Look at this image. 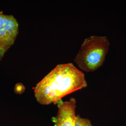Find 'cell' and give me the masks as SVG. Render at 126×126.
Wrapping results in <instances>:
<instances>
[{
	"label": "cell",
	"mask_w": 126,
	"mask_h": 126,
	"mask_svg": "<svg viewBox=\"0 0 126 126\" xmlns=\"http://www.w3.org/2000/svg\"><path fill=\"white\" fill-rule=\"evenodd\" d=\"M87 86L84 74L72 63L56 66L34 88L36 101L43 105L57 104L68 94Z\"/></svg>",
	"instance_id": "1"
},
{
	"label": "cell",
	"mask_w": 126,
	"mask_h": 126,
	"mask_svg": "<svg viewBox=\"0 0 126 126\" xmlns=\"http://www.w3.org/2000/svg\"><path fill=\"white\" fill-rule=\"evenodd\" d=\"M109 46L107 36H90L84 41L74 62L82 71L94 72L103 64Z\"/></svg>",
	"instance_id": "2"
},
{
	"label": "cell",
	"mask_w": 126,
	"mask_h": 126,
	"mask_svg": "<svg viewBox=\"0 0 126 126\" xmlns=\"http://www.w3.org/2000/svg\"><path fill=\"white\" fill-rule=\"evenodd\" d=\"M19 32V25L12 15L0 12V61L14 44Z\"/></svg>",
	"instance_id": "3"
},
{
	"label": "cell",
	"mask_w": 126,
	"mask_h": 126,
	"mask_svg": "<svg viewBox=\"0 0 126 126\" xmlns=\"http://www.w3.org/2000/svg\"><path fill=\"white\" fill-rule=\"evenodd\" d=\"M58 111L56 116L52 118L54 126H75L76 100L72 97L63 102L60 99L57 103Z\"/></svg>",
	"instance_id": "4"
},
{
	"label": "cell",
	"mask_w": 126,
	"mask_h": 126,
	"mask_svg": "<svg viewBox=\"0 0 126 126\" xmlns=\"http://www.w3.org/2000/svg\"><path fill=\"white\" fill-rule=\"evenodd\" d=\"M75 126H93L91 121L88 118L81 117L79 115H77Z\"/></svg>",
	"instance_id": "5"
},
{
	"label": "cell",
	"mask_w": 126,
	"mask_h": 126,
	"mask_svg": "<svg viewBox=\"0 0 126 126\" xmlns=\"http://www.w3.org/2000/svg\"><path fill=\"white\" fill-rule=\"evenodd\" d=\"M25 87L23 84L18 83L16 84L14 88V92L16 94H20L25 92Z\"/></svg>",
	"instance_id": "6"
}]
</instances>
